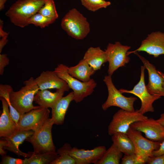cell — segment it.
<instances>
[{
  "label": "cell",
  "instance_id": "cell-22",
  "mask_svg": "<svg viewBox=\"0 0 164 164\" xmlns=\"http://www.w3.org/2000/svg\"><path fill=\"white\" fill-rule=\"evenodd\" d=\"M68 71L72 77L81 81L87 82L91 79V76L96 71L83 59L76 66L68 67Z\"/></svg>",
  "mask_w": 164,
  "mask_h": 164
},
{
  "label": "cell",
  "instance_id": "cell-1",
  "mask_svg": "<svg viewBox=\"0 0 164 164\" xmlns=\"http://www.w3.org/2000/svg\"><path fill=\"white\" fill-rule=\"evenodd\" d=\"M46 0H17L10 6L5 15L15 26L24 28L28 26V19L38 12Z\"/></svg>",
  "mask_w": 164,
  "mask_h": 164
},
{
  "label": "cell",
  "instance_id": "cell-18",
  "mask_svg": "<svg viewBox=\"0 0 164 164\" xmlns=\"http://www.w3.org/2000/svg\"><path fill=\"white\" fill-rule=\"evenodd\" d=\"M2 111L0 117V137H9L17 130L15 122L12 118L10 113L9 104L2 97H0Z\"/></svg>",
  "mask_w": 164,
  "mask_h": 164
},
{
  "label": "cell",
  "instance_id": "cell-8",
  "mask_svg": "<svg viewBox=\"0 0 164 164\" xmlns=\"http://www.w3.org/2000/svg\"><path fill=\"white\" fill-rule=\"evenodd\" d=\"M148 118L147 116L141 113L138 110L131 111L121 109L113 116L108 126V134L111 136L117 132L127 133L132 123Z\"/></svg>",
  "mask_w": 164,
  "mask_h": 164
},
{
  "label": "cell",
  "instance_id": "cell-14",
  "mask_svg": "<svg viewBox=\"0 0 164 164\" xmlns=\"http://www.w3.org/2000/svg\"><path fill=\"white\" fill-rule=\"evenodd\" d=\"M133 53L138 56L148 71L149 82L146 87L149 92L152 95L164 96L163 80L155 67L137 52Z\"/></svg>",
  "mask_w": 164,
  "mask_h": 164
},
{
  "label": "cell",
  "instance_id": "cell-26",
  "mask_svg": "<svg viewBox=\"0 0 164 164\" xmlns=\"http://www.w3.org/2000/svg\"><path fill=\"white\" fill-rule=\"evenodd\" d=\"M13 91L12 87L8 84L0 85V97L4 98L7 102L9 106L11 116L15 122L16 126L20 117L19 113L11 104L9 98V94Z\"/></svg>",
  "mask_w": 164,
  "mask_h": 164
},
{
  "label": "cell",
  "instance_id": "cell-42",
  "mask_svg": "<svg viewBox=\"0 0 164 164\" xmlns=\"http://www.w3.org/2000/svg\"></svg>",
  "mask_w": 164,
  "mask_h": 164
},
{
  "label": "cell",
  "instance_id": "cell-35",
  "mask_svg": "<svg viewBox=\"0 0 164 164\" xmlns=\"http://www.w3.org/2000/svg\"><path fill=\"white\" fill-rule=\"evenodd\" d=\"M164 154V139L161 142L159 149L154 151L152 155L153 156H157Z\"/></svg>",
  "mask_w": 164,
  "mask_h": 164
},
{
  "label": "cell",
  "instance_id": "cell-29",
  "mask_svg": "<svg viewBox=\"0 0 164 164\" xmlns=\"http://www.w3.org/2000/svg\"><path fill=\"white\" fill-rule=\"evenodd\" d=\"M38 13L45 16L56 19L58 17L54 0H46Z\"/></svg>",
  "mask_w": 164,
  "mask_h": 164
},
{
  "label": "cell",
  "instance_id": "cell-17",
  "mask_svg": "<svg viewBox=\"0 0 164 164\" xmlns=\"http://www.w3.org/2000/svg\"><path fill=\"white\" fill-rule=\"evenodd\" d=\"M34 131L32 130H16L9 137H1L7 142L6 145L4 149L12 152L20 157L29 158L32 154V152L25 153L21 151L19 149V145L26 139L32 135Z\"/></svg>",
  "mask_w": 164,
  "mask_h": 164
},
{
  "label": "cell",
  "instance_id": "cell-40",
  "mask_svg": "<svg viewBox=\"0 0 164 164\" xmlns=\"http://www.w3.org/2000/svg\"><path fill=\"white\" fill-rule=\"evenodd\" d=\"M7 0H0V10L4 9L5 5Z\"/></svg>",
  "mask_w": 164,
  "mask_h": 164
},
{
  "label": "cell",
  "instance_id": "cell-37",
  "mask_svg": "<svg viewBox=\"0 0 164 164\" xmlns=\"http://www.w3.org/2000/svg\"><path fill=\"white\" fill-rule=\"evenodd\" d=\"M9 33L6 34L1 37V39L0 40V53H1L2 50L7 43L8 40L7 39V37Z\"/></svg>",
  "mask_w": 164,
  "mask_h": 164
},
{
  "label": "cell",
  "instance_id": "cell-31",
  "mask_svg": "<svg viewBox=\"0 0 164 164\" xmlns=\"http://www.w3.org/2000/svg\"><path fill=\"white\" fill-rule=\"evenodd\" d=\"M121 160V164H142L138 160L135 154H125Z\"/></svg>",
  "mask_w": 164,
  "mask_h": 164
},
{
  "label": "cell",
  "instance_id": "cell-28",
  "mask_svg": "<svg viewBox=\"0 0 164 164\" xmlns=\"http://www.w3.org/2000/svg\"><path fill=\"white\" fill-rule=\"evenodd\" d=\"M56 19L55 18L47 17L37 13L28 19L27 23L28 25L33 24L36 26L43 28L53 23Z\"/></svg>",
  "mask_w": 164,
  "mask_h": 164
},
{
  "label": "cell",
  "instance_id": "cell-2",
  "mask_svg": "<svg viewBox=\"0 0 164 164\" xmlns=\"http://www.w3.org/2000/svg\"><path fill=\"white\" fill-rule=\"evenodd\" d=\"M23 84L24 86L19 91H12L9 94L11 104L20 115L39 107L33 104L34 96L39 90L35 79L31 77Z\"/></svg>",
  "mask_w": 164,
  "mask_h": 164
},
{
  "label": "cell",
  "instance_id": "cell-34",
  "mask_svg": "<svg viewBox=\"0 0 164 164\" xmlns=\"http://www.w3.org/2000/svg\"><path fill=\"white\" fill-rule=\"evenodd\" d=\"M146 163L148 164H164V154L149 158Z\"/></svg>",
  "mask_w": 164,
  "mask_h": 164
},
{
  "label": "cell",
  "instance_id": "cell-23",
  "mask_svg": "<svg viewBox=\"0 0 164 164\" xmlns=\"http://www.w3.org/2000/svg\"><path fill=\"white\" fill-rule=\"evenodd\" d=\"M111 140L124 154H135L134 145L127 133H116L111 135Z\"/></svg>",
  "mask_w": 164,
  "mask_h": 164
},
{
  "label": "cell",
  "instance_id": "cell-4",
  "mask_svg": "<svg viewBox=\"0 0 164 164\" xmlns=\"http://www.w3.org/2000/svg\"><path fill=\"white\" fill-rule=\"evenodd\" d=\"M68 67L65 65L60 64L54 71L59 77L67 83L69 88L73 90L74 95L73 100L78 103L91 94L97 84L93 79L87 82L80 81L69 73Z\"/></svg>",
  "mask_w": 164,
  "mask_h": 164
},
{
  "label": "cell",
  "instance_id": "cell-16",
  "mask_svg": "<svg viewBox=\"0 0 164 164\" xmlns=\"http://www.w3.org/2000/svg\"><path fill=\"white\" fill-rule=\"evenodd\" d=\"M35 80L39 90L55 88L68 91L70 88L67 83L54 71H43Z\"/></svg>",
  "mask_w": 164,
  "mask_h": 164
},
{
  "label": "cell",
  "instance_id": "cell-27",
  "mask_svg": "<svg viewBox=\"0 0 164 164\" xmlns=\"http://www.w3.org/2000/svg\"><path fill=\"white\" fill-rule=\"evenodd\" d=\"M71 148L70 144L65 143L57 150L56 152L59 156L50 164H76L74 159L69 154V151Z\"/></svg>",
  "mask_w": 164,
  "mask_h": 164
},
{
  "label": "cell",
  "instance_id": "cell-15",
  "mask_svg": "<svg viewBox=\"0 0 164 164\" xmlns=\"http://www.w3.org/2000/svg\"><path fill=\"white\" fill-rule=\"evenodd\" d=\"M106 150L104 146H98L91 150L74 147L71 149L69 154L74 159L76 164H96Z\"/></svg>",
  "mask_w": 164,
  "mask_h": 164
},
{
  "label": "cell",
  "instance_id": "cell-32",
  "mask_svg": "<svg viewBox=\"0 0 164 164\" xmlns=\"http://www.w3.org/2000/svg\"><path fill=\"white\" fill-rule=\"evenodd\" d=\"M1 164H23V160L15 158L6 155L2 156Z\"/></svg>",
  "mask_w": 164,
  "mask_h": 164
},
{
  "label": "cell",
  "instance_id": "cell-21",
  "mask_svg": "<svg viewBox=\"0 0 164 164\" xmlns=\"http://www.w3.org/2000/svg\"><path fill=\"white\" fill-rule=\"evenodd\" d=\"M83 59L96 71L100 69L102 64L108 62L105 51L99 47L89 48Z\"/></svg>",
  "mask_w": 164,
  "mask_h": 164
},
{
  "label": "cell",
  "instance_id": "cell-33",
  "mask_svg": "<svg viewBox=\"0 0 164 164\" xmlns=\"http://www.w3.org/2000/svg\"><path fill=\"white\" fill-rule=\"evenodd\" d=\"M9 60L5 54H0V75H2L5 67L9 64Z\"/></svg>",
  "mask_w": 164,
  "mask_h": 164
},
{
  "label": "cell",
  "instance_id": "cell-3",
  "mask_svg": "<svg viewBox=\"0 0 164 164\" xmlns=\"http://www.w3.org/2000/svg\"><path fill=\"white\" fill-rule=\"evenodd\" d=\"M62 28L68 35L77 39H83L90 32V26L87 18L77 10H70L62 18Z\"/></svg>",
  "mask_w": 164,
  "mask_h": 164
},
{
  "label": "cell",
  "instance_id": "cell-24",
  "mask_svg": "<svg viewBox=\"0 0 164 164\" xmlns=\"http://www.w3.org/2000/svg\"><path fill=\"white\" fill-rule=\"evenodd\" d=\"M59 156L56 152L36 154L33 152L29 158H24L23 164H50Z\"/></svg>",
  "mask_w": 164,
  "mask_h": 164
},
{
  "label": "cell",
  "instance_id": "cell-38",
  "mask_svg": "<svg viewBox=\"0 0 164 164\" xmlns=\"http://www.w3.org/2000/svg\"><path fill=\"white\" fill-rule=\"evenodd\" d=\"M4 24L3 21L1 19L0 20V36L1 37L9 33L4 31L3 29V25Z\"/></svg>",
  "mask_w": 164,
  "mask_h": 164
},
{
  "label": "cell",
  "instance_id": "cell-12",
  "mask_svg": "<svg viewBox=\"0 0 164 164\" xmlns=\"http://www.w3.org/2000/svg\"><path fill=\"white\" fill-rule=\"evenodd\" d=\"M130 127L143 133L152 141L162 142L164 139V125L153 118L135 122Z\"/></svg>",
  "mask_w": 164,
  "mask_h": 164
},
{
  "label": "cell",
  "instance_id": "cell-13",
  "mask_svg": "<svg viewBox=\"0 0 164 164\" xmlns=\"http://www.w3.org/2000/svg\"><path fill=\"white\" fill-rule=\"evenodd\" d=\"M144 51L157 58L164 54V33L159 31L153 32L142 42L140 46L135 50L127 52L128 55L135 52Z\"/></svg>",
  "mask_w": 164,
  "mask_h": 164
},
{
  "label": "cell",
  "instance_id": "cell-6",
  "mask_svg": "<svg viewBox=\"0 0 164 164\" xmlns=\"http://www.w3.org/2000/svg\"><path fill=\"white\" fill-rule=\"evenodd\" d=\"M141 132L130 127L127 134L133 143L138 160L144 164L146 163L149 158L153 157V152L159 149L161 142L154 141L145 138Z\"/></svg>",
  "mask_w": 164,
  "mask_h": 164
},
{
  "label": "cell",
  "instance_id": "cell-5",
  "mask_svg": "<svg viewBox=\"0 0 164 164\" xmlns=\"http://www.w3.org/2000/svg\"><path fill=\"white\" fill-rule=\"evenodd\" d=\"M53 121L51 118L48 121L25 141L31 143L36 154L56 152L53 141L51 130Z\"/></svg>",
  "mask_w": 164,
  "mask_h": 164
},
{
  "label": "cell",
  "instance_id": "cell-20",
  "mask_svg": "<svg viewBox=\"0 0 164 164\" xmlns=\"http://www.w3.org/2000/svg\"><path fill=\"white\" fill-rule=\"evenodd\" d=\"M74 93L70 92L62 97L51 108V118L54 124L61 125L64 122L66 113L71 101L73 100Z\"/></svg>",
  "mask_w": 164,
  "mask_h": 164
},
{
  "label": "cell",
  "instance_id": "cell-36",
  "mask_svg": "<svg viewBox=\"0 0 164 164\" xmlns=\"http://www.w3.org/2000/svg\"><path fill=\"white\" fill-rule=\"evenodd\" d=\"M7 144V142L5 139L1 138L0 141V154L2 156L6 155L7 152L4 151V148Z\"/></svg>",
  "mask_w": 164,
  "mask_h": 164
},
{
  "label": "cell",
  "instance_id": "cell-7",
  "mask_svg": "<svg viewBox=\"0 0 164 164\" xmlns=\"http://www.w3.org/2000/svg\"><path fill=\"white\" fill-rule=\"evenodd\" d=\"M103 81L107 86L108 92L107 100L101 106L103 110L106 111L111 107L115 106L128 111H135L134 104L137 99L136 97H126L123 95L114 86L111 75H106Z\"/></svg>",
  "mask_w": 164,
  "mask_h": 164
},
{
  "label": "cell",
  "instance_id": "cell-25",
  "mask_svg": "<svg viewBox=\"0 0 164 164\" xmlns=\"http://www.w3.org/2000/svg\"><path fill=\"white\" fill-rule=\"evenodd\" d=\"M123 153L113 143L96 164H119Z\"/></svg>",
  "mask_w": 164,
  "mask_h": 164
},
{
  "label": "cell",
  "instance_id": "cell-30",
  "mask_svg": "<svg viewBox=\"0 0 164 164\" xmlns=\"http://www.w3.org/2000/svg\"><path fill=\"white\" fill-rule=\"evenodd\" d=\"M82 4L88 10L95 12L100 9L106 8L111 2L104 0H80Z\"/></svg>",
  "mask_w": 164,
  "mask_h": 164
},
{
  "label": "cell",
  "instance_id": "cell-41",
  "mask_svg": "<svg viewBox=\"0 0 164 164\" xmlns=\"http://www.w3.org/2000/svg\"><path fill=\"white\" fill-rule=\"evenodd\" d=\"M158 73H159V74L162 77V78H163V83H164V73L162 72L161 71L158 70Z\"/></svg>",
  "mask_w": 164,
  "mask_h": 164
},
{
  "label": "cell",
  "instance_id": "cell-9",
  "mask_svg": "<svg viewBox=\"0 0 164 164\" xmlns=\"http://www.w3.org/2000/svg\"><path fill=\"white\" fill-rule=\"evenodd\" d=\"M145 68L144 65L141 66L140 80L132 90H128L122 89L119 90L122 94H132L140 99L141 105L138 111L143 114L149 112H153V102L155 101L160 98L161 97L159 95H152L148 91L145 82Z\"/></svg>",
  "mask_w": 164,
  "mask_h": 164
},
{
  "label": "cell",
  "instance_id": "cell-10",
  "mask_svg": "<svg viewBox=\"0 0 164 164\" xmlns=\"http://www.w3.org/2000/svg\"><path fill=\"white\" fill-rule=\"evenodd\" d=\"M130 48V46L122 45L119 42L108 44L105 51L109 63L108 75L111 76L118 68L125 66L129 62L130 58L127 52Z\"/></svg>",
  "mask_w": 164,
  "mask_h": 164
},
{
  "label": "cell",
  "instance_id": "cell-39",
  "mask_svg": "<svg viewBox=\"0 0 164 164\" xmlns=\"http://www.w3.org/2000/svg\"><path fill=\"white\" fill-rule=\"evenodd\" d=\"M157 120L158 122L164 125V113L160 115V118Z\"/></svg>",
  "mask_w": 164,
  "mask_h": 164
},
{
  "label": "cell",
  "instance_id": "cell-19",
  "mask_svg": "<svg viewBox=\"0 0 164 164\" xmlns=\"http://www.w3.org/2000/svg\"><path fill=\"white\" fill-rule=\"evenodd\" d=\"M65 92L61 90H56L54 92L47 89L39 90L35 94L33 101L41 107L51 108L63 97Z\"/></svg>",
  "mask_w": 164,
  "mask_h": 164
},
{
  "label": "cell",
  "instance_id": "cell-11",
  "mask_svg": "<svg viewBox=\"0 0 164 164\" xmlns=\"http://www.w3.org/2000/svg\"><path fill=\"white\" fill-rule=\"evenodd\" d=\"M50 113L48 108L39 106L20 115L16 126L17 130L35 131L48 121Z\"/></svg>",
  "mask_w": 164,
  "mask_h": 164
}]
</instances>
